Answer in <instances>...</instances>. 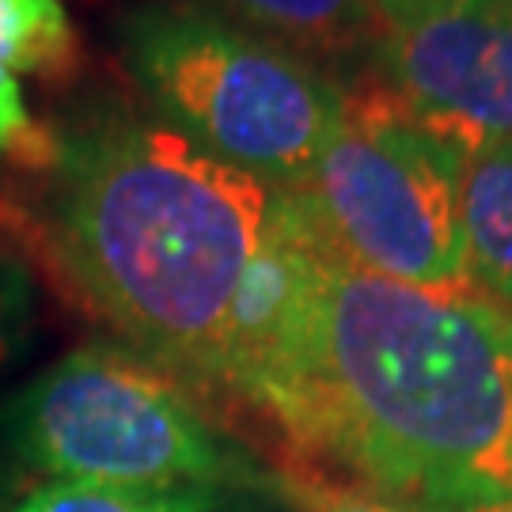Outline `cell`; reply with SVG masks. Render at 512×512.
Instances as JSON below:
<instances>
[{"label": "cell", "instance_id": "1", "mask_svg": "<svg viewBox=\"0 0 512 512\" xmlns=\"http://www.w3.org/2000/svg\"><path fill=\"white\" fill-rule=\"evenodd\" d=\"M228 399L300 463L418 512L512 501V311L478 289L372 277L315 232L293 308Z\"/></svg>", "mask_w": 512, "mask_h": 512}, {"label": "cell", "instance_id": "2", "mask_svg": "<svg viewBox=\"0 0 512 512\" xmlns=\"http://www.w3.org/2000/svg\"><path fill=\"white\" fill-rule=\"evenodd\" d=\"M274 194L164 122L110 118L61 141L46 251L129 349L220 391L232 304Z\"/></svg>", "mask_w": 512, "mask_h": 512}, {"label": "cell", "instance_id": "3", "mask_svg": "<svg viewBox=\"0 0 512 512\" xmlns=\"http://www.w3.org/2000/svg\"><path fill=\"white\" fill-rule=\"evenodd\" d=\"M0 437L27 475L118 490H243L255 463L186 387L118 342H88L42 368L0 410Z\"/></svg>", "mask_w": 512, "mask_h": 512}, {"label": "cell", "instance_id": "4", "mask_svg": "<svg viewBox=\"0 0 512 512\" xmlns=\"http://www.w3.org/2000/svg\"><path fill=\"white\" fill-rule=\"evenodd\" d=\"M122 61L164 126L274 190L308 179L346 114V92L300 54L198 8L129 12Z\"/></svg>", "mask_w": 512, "mask_h": 512}, {"label": "cell", "instance_id": "5", "mask_svg": "<svg viewBox=\"0 0 512 512\" xmlns=\"http://www.w3.org/2000/svg\"><path fill=\"white\" fill-rule=\"evenodd\" d=\"M459 160L384 80L346 92L296 202L353 270L418 289H475L459 217Z\"/></svg>", "mask_w": 512, "mask_h": 512}, {"label": "cell", "instance_id": "6", "mask_svg": "<svg viewBox=\"0 0 512 512\" xmlns=\"http://www.w3.org/2000/svg\"><path fill=\"white\" fill-rule=\"evenodd\" d=\"M387 84L467 164L512 141V0H433L387 27Z\"/></svg>", "mask_w": 512, "mask_h": 512}, {"label": "cell", "instance_id": "7", "mask_svg": "<svg viewBox=\"0 0 512 512\" xmlns=\"http://www.w3.org/2000/svg\"><path fill=\"white\" fill-rule=\"evenodd\" d=\"M459 217L475 289L512 311V141L482 148L463 164Z\"/></svg>", "mask_w": 512, "mask_h": 512}, {"label": "cell", "instance_id": "8", "mask_svg": "<svg viewBox=\"0 0 512 512\" xmlns=\"http://www.w3.org/2000/svg\"><path fill=\"white\" fill-rule=\"evenodd\" d=\"M255 27L308 57L349 61L384 46L387 23L372 0H232Z\"/></svg>", "mask_w": 512, "mask_h": 512}, {"label": "cell", "instance_id": "9", "mask_svg": "<svg viewBox=\"0 0 512 512\" xmlns=\"http://www.w3.org/2000/svg\"><path fill=\"white\" fill-rule=\"evenodd\" d=\"M239 490H118V486H76V482H42L27 486L16 505L4 512H243Z\"/></svg>", "mask_w": 512, "mask_h": 512}, {"label": "cell", "instance_id": "10", "mask_svg": "<svg viewBox=\"0 0 512 512\" xmlns=\"http://www.w3.org/2000/svg\"><path fill=\"white\" fill-rule=\"evenodd\" d=\"M76 31L61 0H0V65L61 80L76 65Z\"/></svg>", "mask_w": 512, "mask_h": 512}, {"label": "cell", "instance_id": "11", "mask_svg": "<svg viewBox=\"0 0 512 512\" xmlns=\"http://www.w3.org/2000/svg\"><path fill=\"white\" fill-rule=\"evenodd\" d=\"M274 486L293 505V512H418L384 494H372L365 486L334 482L327 471H315L300 459L277 471Z\"/></svg>", "mask_w": 512, "mask_h": 512}, {"label": "cell", "instance_id": "12", "mask_svg": "<svg viewBox=\"0 0 512 512\" xmlns=\"http://www.w3.org/2000/svg\"><path fill=\"white\" fill-rule=\"evenodd\" d=\"M0 152L23 167H50V171L61 156V141L50 129L31 122L16 73H8L4 65H0Z\"/></svg>", "mask_w": 512, "mask_h": 512}, {"label": "cell", "instance_id": "13", "mask_svg": "<svg viewBox=\"0 0 512 512\" xmlns=\"http://www.w3.org/2000/svg\"><path fill=\"white\" fill-rule=\"evenodd\" d=\"M35 338V281L16 255L0 251V376L31 349Z\"/></svg>", "mask_w": 512, "mask_h": 512}, {"label": "cell", "instance_id": "14", "mask_svg": "<svg viewBox=\"0 0 512 512\" xmlns=\"http://www.w3.org/2000/svg\"><path fill=\"white\" fill-rule=\"evenodd\" d=\"M27 471L19 467V459L12 456V448L4 444V437H0V512L12 509L16 505V497L27 490Z\"/></svg>", "mask_w": 512, "mask_h": 512}, {"label": "cell", "instance_id": "15", "mask_svg": "<svg viewBox=\"0 0 512 512\" xmlns=\"http://www.w3.org/2000/svg\"><path fill=\"white\" fill-rule=\"evenodd\" d=\"M425 4H433V0H372V8L384 16L387 27H395V23H403V19L418 16Z\"/></svg>", "mask_w": 512, "mask_h": 512}, {"label": "cell", "instance_id": "16", "mask_svg": "<svg viewBox=\"0 0 512 512\" xmlns=\"http://www.w3.org/2000/svg\"><path fill=\"white\" fill-rule=\"evenodd\" d=\"M459 512H512V501H494V505H471V509Z\"/></svg>", "mask_w": 512, "mask_h": 512}]
</instances>
